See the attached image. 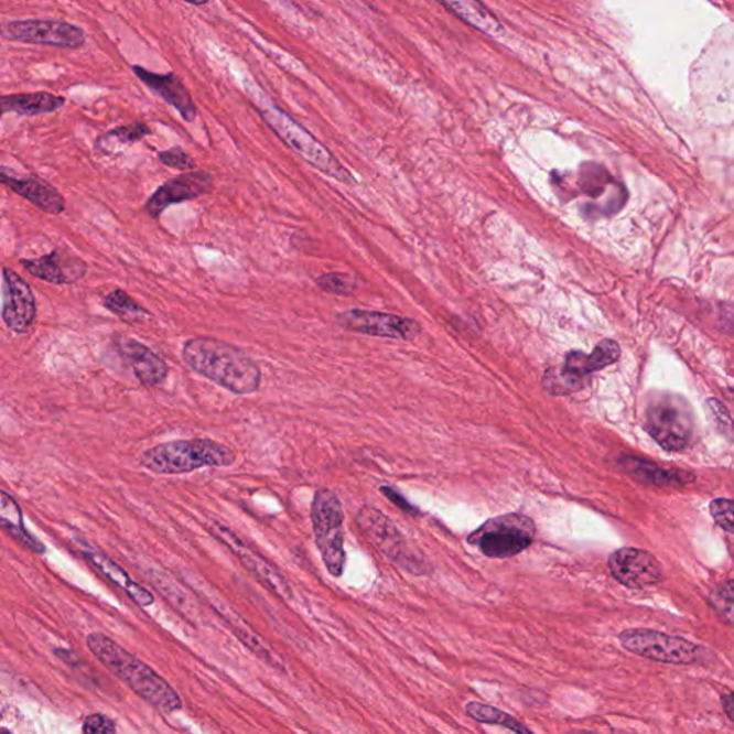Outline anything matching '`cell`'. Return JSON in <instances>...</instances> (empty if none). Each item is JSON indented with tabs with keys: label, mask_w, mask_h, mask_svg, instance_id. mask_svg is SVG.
I'll return each instance as SVG.
<instances>
[{
	"label": "cell",
	"mask_w": 734,
	"mask_h": 734,
	"mask_svg": "<svg viewBox=\"0 0 734 734\" xmlns=\"http://www.w3.org/2000/svg\"><path fill=\"white\" fill-rule=\"evenodd\" d=\"M0 523L4 531L9 533L17 542L25 547L33 554L44 555L46 547L44 542L33 537L23 523V514L17 499L9 495L7 490L0 493Z\"/></svg>",
	"instance_id": "cell-23"
},
{
	"label": "cell",
	"mask_w": 734,
	"mask_h": 734,
	"mask_svg": "<svg viewBox=\"0 0 734 734\" xmlns=\"http://www.w3.org/2000/svg\"><path fill=\"white\" fill-rule=\"evenodd\" d=\"M608 569L614 579L627 589L652 587L662 580L659 560L650 552L637 548H622L609 555Z\"/></svg>",
	"instance_id": "cell-14"
},
{
	"label": "cell",
	"mask_w": 734,
	"mask_h": 734,
	"mask_svg": "<svg viewBox=\"0 0 734 734\" xmlns=\"http://www.w3.org/2000/svg\"><path fill=\"white\" fill-rule=\"evenodd\" d=\"M708 409L719 431L728 438V440H734V422L731 413L724 408V404L720 403L716 399H709Z\"/></svg>",
	"instance_id": "cell-34"
},
{
	"label": "cell",
	"mask_w": 734,
	"mask_h": 734,
	"mask_svg": "<svg viewBox=\"0 0 734 734\" xmlns=\"http://www.w3.org/2000/svg\"><path fill=\"white\" fill-rule=\"evenodd\" d=\"M710 604L724 623L734 627V580L724 581L710 591Z\"/></svg>",
	"instance_id": "cell-30"
},
{
	"label": "cell",
	"mask_w": 734,
	"mask_h": 734,
	"mask_svg": "<svg viewBox=\"0 0 734 734\" xmlns=\"http://www.w3.org/2000/svg\"><path fill=\"white\" fill-rule=\"evenodd\" d=\"M213 187L214 179L207 171L193 170L176 175L156 188L147 199L145 213L156 220L166 208L203 197V195L212 193Z\"/></svg>",
	"instance_id": "cell-13"
},
{
	"label": "cell",
	"mask_w": 734,
	"mask_h": 734,
	"mask_svg": "<svg viewBox=\"0 0 734 734\" xmlns=\"http://www.w3.org/2000/svg\"><path fill=\"white\" fill-rule=\"evenodd\" d=\"M214 609L222 614L224 622L228 623V626L233 628V633H235V636L242 643V645L255 652L259 659L266 661L267 665L274 667V669H280L281 662L279 661L278 656L271 651V648L267 646L265 641H261V638L257 636L255 630H251V628L242 622V618H238L230 608L223 607V605H218V607Z\"/></svg>",
	"instance_id": "cell-26"
},
{
	"label": "cell",
	"mask_w": 734,
	"mask_h": 734,
	"mask_svg": "<svg viewBox=\"0 0 734 734\" xmlns=\"http://www.w3.org/2000/svg\"><path fill=\"white\" fill-rule=\"evenodd\" d=\"M212 532L218 541L223 542L237 557L238 561L261 585H265L271 593L278 594L280 598L292 600L293 591L288 580L269 561H266L263 557L247 547L231 529L218 523V526L212 528Z\"/></svg>",
	"instance_id": "cell-12"
},
{
	"label": "cell",
	"mask_w": 734,
	"mask_h": 734,
	"mask_svg": "<svg viewBox=\"0 0 734 734\" xmlns=\"http://www.w3.org/2000/svg\"><path fill=\"white\" fill-rule=\"evenodd\" d=\"M159 160L161 161V164L174 170L193 171L197 169V162H195L181 147H174L170 148V150L161 151Z\"/></svg>",
	"instance_id": "cell-33"
},
{
	"label": "cell",
	"mask_w": 734,
	"mask_h": 734,
	"mask_svg": "<svg viewBox=\"0 0 734 734\" xmlns=\"http://www.w3.org/2000/svg\"><path fill=\"white\" fill-rule=\"evenodd\" d=\"M438 2L475 30L489 35H497L503 31L498 19L481 0H438Z\"/></svg>",
	"instance_id": "cell-25"
},
{
	"label": "cell",
	"mask_w": 734,
	"mask_h": 734,
	"mask_svg": "<svg viewBox=\"0 0 734 734\" xmlns=\"http://www.w3.org/2000/svg\"><path fill=\"white\" fill-rule=\"evenodd\" d=\"M260 114L267 127L314 169L341 181V183H353L349 171L335 159V155L321 141H317L312 133L304 130L292 117L281 111L279 107H274V105H267V107L261 108Z\"/></svg>",
	"instance_id": "cell-4"
},
{
	"label": "cell",
	"mask_w": 734,
	"mask_h": 734,
	"mask_svg": "<svg viewBox=\"0 0 734 734\" xmlns=\"http://www.w3.org/2000/svg\"><path fill=\"white\" fill-rule=\"evenodd\" d=\"M37 304L31 285L4 266L2 269V321L9 331L25 335L36 323Z\"/></svg>",
	"instance_id": "cell-11"
},
{
	"label": "cell",
	"mask_w": 734,
	"mask_h": 734,
	"mask_svg": "<svg viewBox=\"0 0 734 734\" xmlns=\"http://www.w3.org/2000/svg\"><path fill=\"white\" fill-rule=\"evenodd\" d=\"M19 263L33 278L56 285L76 284L88 273L85 260L66 247H58L37 259H22Z\"/></svg>",
	"instance_id": "cell-15"
},
{
	"label": "cell",
	"mask_w": 734,
	"mask_h": 734,
	"mask_svg": "<svg viewBox=\"0 0 734 734\" xmlns=\"http://www.w3.org/2000/svg\"><path fill=\"white\" fill-rule=\"evenodd\" d=\"M316 283L323 292L336 295H350L356 288L355 280L345 273L323 274L316 280Z\"/></svg>",
	"instance_id": "cell-31"
},
{
	"label": "cell",
	"mask_w": 734,
	"mask_h": 734,
	"mask_svg": "<svg viewBox=\"0 0 734 734\" xmlns=\"http://www.w3.org/2000/svg\"><path fill=\"white\" fill-rule=\"evenodd\" d=\"M151 130L144 122L136 121L114 128V130L102 133L95 142V150L102 155H111L114 152L122 150V148L131 147L136 142L144 140L150 136Z\"/></svg>",
	"instance_id": "cell-27"
},
{
	"label": "cell",
	"mask_w": 734,
	"mask_h": 734,
	"mask_svg": "<svg viewBox=\"0 0 734 734\" xmlns=\"http://www.w3.org/2000/svg\"><path fill=\"white\" fill-rule=\"evenodd\" d=\"M645 427L662 450L683 451L693 438V412L688 400L679 395L655 393L647 403Z\"/></svg>",
	"instance_id": "cell-5"
},
{
	"label": "cell",
	"mask_w": 734,
	"mask_h": 734,
	"mask_svg": "<svg viewBox=\"0 0 734 734\" xmlns=\"http://www.w3.org/2000/svg\"><path fill=\"white\" fill-rule=\"evenodd\" d=\"M132 71L147 88H150L156 97L164 99L170 107H173L184 121H195L198 116L197 107H195L192 95H190L188 89L185 88L179 76L173 73H151V71L140 65H133Z\"/></svg>",
	"instance_id": "cell-21"
},
{
	"label": "cell",
	"mask_w": 734,
	"mask_h": 734,
	"mask_svg": "<svg viewBox=\"0 0 734 734\" xmlns=\"http://www.w3.org/2000/svg\"><path fill=\"white\" fill-rule=\"evenodd\" d=\"M622 356L619 346L614 341H604L595 346L591 355L571 352L565 357L560 375L548 371L543 378V389L552 395H566L583 388V378L604 367L616 364Z\"/></svg>",
	"instance_id": "cell-8"
},
{
	"label": "cell",
	"mask_w": 734,
	"mask_h": 734,
	"mask_svg": "<svg viewBox=\"0 0 734 734\" xmlns=\"http://www.w3.org/2000/svg\"><path fill=\"white\" fill-rule=\"evenodd\" d=\"M102 303L108 312L116 314V316L121 319L123 323H140L151 316L147 309L142 307L140 303H137L136 300L122 289H116L112 290L111 293L105 294Z\"/></svg>",
	"instance_id": "cell-28"
},
{
	"label": "cell",
	"mask_w": 734,
	"mask_h": 734,
	"mask_svg": "<svg viewBox=\"0 0 734 734\" xmlns=\"http://www.w3.org/2000/svg\"><path fill=\"white\" fill-rule=\"evenodd\" d=\"M536 523L527 515L507 514L488 519L468 537L471 546L478 547L485 557L494 560L511 559L532 546Z\"/></svg>",
	"instance_id": "cell-6"
},
{
	"label": "cell",
	"mask_w": 734,
	"mask_h": 734,
	"mask_svg": "<svg viewBox=\"0 0 734 734\" xmlns=\"http://www.w3.org/2000/svg\"><path fill=\"white\" fill-rule=\"evenodd\" d=\"M0 183L11 190L12 193L18 194L19 197L28 199L42 213L50 214V216H60L66 209L64 195L58 192V188L46 183L40 176L8 174L3 166L2 173H0Z\"/></svg>",
	"instance_id": "cell-20"
},
{
	"label": "cell",
	"mask_w": 734,
	"mask_h": 734,
	"mask_svg": "<svg viewBox=\"0 0 734 734\" xmlns=\"http://www.w3.org/2000/svg\"><path fill=\"white\" fill-rule=\"evenodd\" d=\"M337 321L346 331L369 336L402 338V341H411L421 331L419 324L411 319L367 312V310H349L338 314Z\"/></svg>",
	"instance_id": "cell-16"
},
{
	"label": "cell",
	"mask_w": 734,
	"mask_h": 734,
	"mask_svg": "<svg viewBox=\"0 0 734 734\" xmlns=\"http://www.w3.org/2000/svg\"><path fill=\"white\" fill-rule=\"evenodd\" d=\"M722 703L724 712H726L728 719L734 723V693L723 695Z\"/></svg>",
	"instance_id": "cell-38"
},
{
	"label": "cell",
	"mask_w": 734,
	"mask_h": 734,
	"mask_svg": "<svg viewBox=\"0 0 734 734\" xmlns=\"http://www.w3.org/2000/svg\"><path fill=\"white\" fill-rule=\"evenodd\" d=\"M236 452L222 442L195 438L160 443L142 452L138 464L154 474L181 475L203 468H227L236 464Z\"/></svg>",
	"instance_id": "cell-3"
},
{
	"label": "cell",
	"mask_w": 734,
	"mask_h": 734,
	"mask_svg": "<svg viewBox=\"0 0 734 734\" xmlns=\"http://www.w3.org/2000/svg\"><path fill=\"white\" fill-rule=\"evenodd\" d=\"M617 464L632 478L640 481L643 484L660 486V488H679V486L694 481V475L690 472L662 468L655 462L637 456L622 455L618 457Z\"/></svg>",
	"instance_id": "cell-22"
},
{
	"label": "cell",
	"mask_w": 734,
	"mask_h": 734,
	"mask_svg": "<svg viewBox=\"0 0 734 734\" xmlns=\"http://www.w3.org/2000/svg\"><path fill=\"white\" fill-rule=\"evenodd\" d=\"M618 640L634 655L666 665H690L700 659L702 651L686 638L652 630H626L619 634Z\"/></svg>",
	"instance_id": "cell-9"
},
{
	"label": "cell",
	"mask_w": 734,
	"mask_h": 734,
	"mask_svg": "<svg viewBox=\"0 0 734 734\" xmlns=\"http://www.w3.org/2000/svg\"><path fill=\"white\" fill-rule=\"evenodd\" d=\"M380 490H382L385 497L388 498L390 503L397 505V507L402 509L403 512L418 514V509L413 508L402 495L397 493L393 488H390V486H382Z\"/></svg>",
	"instance_id": "cell-37"
},
{
	"label": "cell",
	"mask_w": 734,
	"mask_h": 734,
	"mask_svg": "<svg viewBox=\"0 0 734 734\" xmlns=\"http://www.w3.org/2000/svg\"><path fill=\"white\" fill-rule=\"evenodd\" d=\"M2 114L15 112L23 117L46 116L58 111L65 105V98L50 93L12 94L0 98Z\"/></svg>",
	"instance_id": "cell-24"
},
{
	"label": "cell",
	"mask_w": 734,
	"mask_h": 734,
	"mask_svg": "<svg viewBox=\"0 0 734 734\" xmlns=\"http://www.w3.org/2000/svg\"><path fill=\"white\" fill-rule=\"evenodd\" d=\"M75 543L79 554L90 565H94L105 579L111 581L118 589H121L133 603L140 605V607H150V605L155 603V597L150 590L142 587L140 583L133 581L121 565L117 564L111 557L105 554L98 547H95L94 543L85 541L84 538H75Z\"/></svg>",
	"instance_id": "cell-18"
},
{
	"label": "cell",
	"mask_w": 734,
	"mask_h": 734,
	"mask_svg": "<svg viewBox=\"0 0 734 734\" xmlns=\"http://www.w3.org/2000/svg\"><path fill=\"white\" fill-rule=\"evenodd\" d=\"M181 356L195 374L238 397L256 393L263 380L259 364L249 353L217 337L188 338Z\"/></svg>",
	"instance_id": "cell-1"
},
{
	"label": "cell",
	"mask_w": 734,
	"mask_h": 734,
	"mask_svg": "<svg viewBox=\"0 0 734 734\" xmlns=\"http://www.w3.org/2000/svg\"><path fill=\"white\" fill-rule=\"evenodd\" d=\"M184 2L195 4V7H203V4L208 3V0H184Z\"/></svg>",
	"instance_id": "cell-39"
},
{
	"label": "cell",
	"mask_w": 734,
	"mask_h": 734,
	"mask_svg": "<svg viewBox=\"0 0 734 734\" xmlns=\"http://www.w3.org/2000/svg\"><path fill=\"white\" fill-rule=\"evenodd\" d=\"M357 523L361 531L366 533L371 543L379 548L386 557L395 561V564L403 565L407 570H413L418 562L408 554L407 546L398 527H395L389 518L374 508L360 509L357 515Z\"/></svg>",
	"instance_id": "cell-17"
},
{
	"label": "cell",
	"mask_w": 734,
	"mask_h": 734,
	"mask_svg": "<svg viewBox=\"0 0 734 734\" xmlns=\"http://www.w3.org/2000/svg\"><path fill=\"white\" fill-rule=\"evenodd\" d=\"M2 36L19 44L50 45L66 50H78L87 42L85 32L79 26L54 19H25L3 23Z\"/></svg>",
	"instance_id": "cell-10"
},
{
	"label": "cell",
	"mask_w": 734,
	"mask_h": 734,
	"mask_svg": "<svg viewBox=\"0 0 734 734\" xmlns=\"http://www.w3.org/2000/svg\"><path fill=\"white\" fill-rule=\"evenodd\" d=\"M87 646L99 662L159 712L171 714L183 709V700L173 686L112 638L102 633H90Z\"/></svg>",
	"instance_id": "cell-2"
},
{
	"label": "cell",
	"mask_w": 734,
	"mask_h": 734,
	"mask_svg": "<svg viewBox=\"0 0 734 734\" xmlns=\"http://www.w3.org/2000/svg\"><path fill=\"white\" fill-rule=\"evenodd\" d=\"M343 508L331 489H319L312 505V523L316 546L328 573L341 576L345 571V532Z\"/></svg>",
	"instance_id": "cell-7"
},
{
	"label": "cell",
	"mask_w": 734,
	"mask_h": 734,
	"mask_svg": "<svg viewBox=\"0 0 734 734\" xmlns=\"http://www.w3.org/2000/svg\"><path fill=\"white\" fill-rule=\"evenodd\" d=\"M717 321L724 332L734 335V304H720Z\"/></svg>",
	"instance_id": "cell-36"
},
{
	"label": "cell",
	"mask_w": 734,
	"mask_h": 734,
	"mask_svg": "<svg viewBox=\"0 0 734 734\" xmlns=\"http://www.w3.org/2000/svg\"><path fill=\"white\" fill-rule=\"evenodd\" d=\"M465 710L466 714H468L471 719L476 720V722L498 724V726L509 728V731L515 733H531V728L523 726V724L518 722L517 719L509 716V714L503 712V710L493 708V705L471 702L466 704Z\"/></svg>",
	"instance_id": "cell-29"
},
{
	"label": "cell",
	"mask_w": 734,
	"mask_h": 734,
	"mask_svg": "<svg viewBox=\"0 0 734 734\" xmlns=\"http://www.w3.org/2000/svg\"><path fill=\"white\" fill-rule=\"evenodd\" d=\"M83 732L87 734H114L117 733V724L101 713H94L84 720Z\"/></svg>",
	"instance_id": "cell-35"
},
{
	"label": "cell",
	"mask_w": 734,
	"mask_h": 734,
	"mask_svg": "<svg viewBox=\"0 0 734 734\" xmlns=\"http://www.w3.org/2000/svg\"><path fill=\"white\" fill-rule=\"evenodd\" d=\"M710 514L723 531L734 536V499H714L710 504Z\"/></svg>",
	"instance_id": "cell-32"
},
{
	"label": "cell",
	"mask_w": 734,
	"mask_h": 734,
	"mask_svg": "<svg viewBox=\"0 0 734 734\" xmlns=\"http://www.w3.org/2000/svg\"><path fill=\"white\" fill-rule=\"evenodd\" d=\"M116 346L128 361L133 376L145 388H159L170 375V366L160 355L132 337L117 338Z\"/></svg>",
	"instance_id": "cell-19"
}]
</instances>
